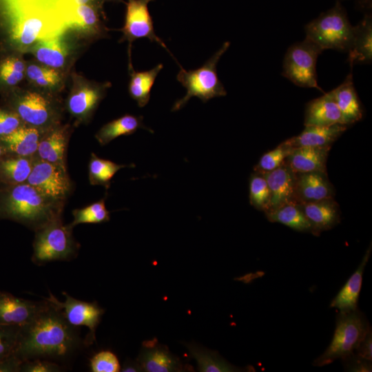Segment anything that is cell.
<instances>
[{"mask_svg":"<svg viewBox=\"0 0 372 372\" xmlns=\"http://www.w3.org/2000/svg\"><path fill=\"white\" fill-rule=\"evenodd\" d=\"M136 361L142 371L147 372H173L187 369L167 347L154 340L143 342Z\"/></svg>","mask_w":372,"mask_h":372,"instance_id":"2e32d148","label":"cell"},{"mask_svg":"<svg viewBox=\"0 0 372 372\" xmlns=\"http://www.w3.org/2000/svg\"><path fill=\"white\" fill-rule=\"evenodd\" d=\"M163 67V64L160 63L152 69L143 72H135L132 68L129 94L136 101L138 107H143L148 103L152 87Z\"/></svg>","mask_w":372,"mask_h":372,"instance_id":"1f68e13d","label":"cell"},{"mask_svg":"<svg viewBox=\"0 0 372 372\" xmlns=\"http://www.w3.org/2000/svg\"><path fill=\"white\" fill-rule=\"evenodd\" d=\"M20 328L14 325L0 324V363L14 352Z\"/></svg>","mask_w":372,"mask_h":372,"instance_id":"ab89813d","label":"cell"},{"mask_svg":"<svg viewBox=\"0 0 372 372\" xmlns=\"http://www.w3.org/2000/svg\"><path fill=\"white\" fill-rule=\"evenodd\" d=\"M354 353L364 359L372 360V331L371 327L358 344Z\"/></svg>","mask_w":372,"mask_h":372,"instance_id":"f6af8a7d","label":"cell"},{"mask_svg":"<svg viewBox=\"0 0 372 372\" xmlns=\"http://www.w3.org/2000/svg\"><path fill=\"white\" fill-rule=\"evenodd\" d=\"M265 214L270 222L280 223L298 231L313 233L311 225L298 203H289Z\"/></svg>","mask_w":372,"mask_h":372,"instance_id":"4dcf8cb0","label":"cell"},{"mask_svg":"<svg viewBox=\"0 0 372 372\" xmlns=\"http://www.w3.org/2000/svg\"><path fill=\"white\" fill-rule=\"evenodd\" d=\"M348 125L336 124L331 126H305L298 136L291 137L282 143V145L295 149L301 147L331 146L347 129Z\"/></svg>","mask_w":372,"mask_h":372,"instance_id":"7402d4cb","label":"cell"},{"mask_svg":"<svg viewBox=\"0 0 372 372\" xmlns=\"http://www.w3.org/2000/svg\"><path fill=\"white\" fill-rule=\"evenodd\" d=\"M25 64L15 53L8 54L0 59V91L5 93L13 90L25 74Z\"/></svg>","mask_w":372,"mask_h":372,"instance_id":"e575fe53","label":"cell"},{"mask_svg":"<svg viewBox=\"0 0 372 372\" xmlns=\"http://www.w3.org/2000/svg\"><path fill=\"white\" fill-rule=\"evenodd\" d=\"M3 2V0H0V14L2 11V9H3V3L2 5V3Z\"/></svg>","mask_w":372,"mask_h":372,"instance_id":"f907efd6","label":"cell"},{"mask_svg":"<svg viewBox=\"0 0 372 372\" xmlns=\"http://www.w3.org/2000/svg\"><path fill=\"white\" fill-rule=\"evenodd\" d=\"M331 92L341 113L344 124L349 125L362 119L363 111L354 87L351 72L340 85Z\"/></svg>","mask_w":372,"mask_h":372,"instance_id":"d4e9b609","label":"cell"},{"mask_svg":"<svg viewBox=\"0 0 372 372\" xmlns=\"http://www.w3.org/2000/svg\"><path fill=\"white\" fill-rule=\"evenodd\" d=\"M65 300H59L52 293L48 301L56 306L62 312L64 318L72 326L79 328L86 327L89 332L84 340L85 345H91L96 340V330L105 312L96 302H85L77 300L63 291Z\"/></svg>","mask_w":372,"mask_h":372,"instance_id":"8fae6325","label":"cell"},{"mask_svg":"<svg viewBox=\"0 0 372 372\" xmlns=\"http://www.w3.org/2000/svg\"><path fill=\"white\" fill-rule=\"evenodd\" d=\"M64 204L27 182L0 187V219L17 222L34 231L62 220Z\"/></svg>","mask_w":372,"mask_h":372,"instance_id":"3957f363","label":"cell"},{"mask_svg":"<svg viewBox=\"0 0 372 372\" xmlns=\"http://www.w3.org/2000/svg\"><path fill=\"white\" fill-rule=\"evenodd\" d=\"M25 75L32 83L48 89L55 87L61 80L60 73L56 69L43 65H28L25 68Z\"/></svg>","mask_w":372,"mask_h":372,"instance_id":"8d00e7d4","label":"cell"},{"mask_svg":"<svg viewBox=\"0 0 372 372\" xmlns=\"http://www.w3.org/2000/svg\"><path fill=\"white\" fill-rule=\"evenodd\" d=\"M371 254V245L367 249L359 267L332 300L330 307L340 313H347L358 309V301L362 287L363 273Z\"/></svg>","mask_w":372,"mask_h":372,"instance_id":"cb8c5ba5","label":"cell"},{"mask_svg":"<svg viewBox=\"0 0 372 372\" xmlns=\"http://www.w3.org/2000/svg\"><path fill=\"white\" fill-rule=\"evenodd\" d=\"M138 128L153 132L143 124V116L125 114L103 125L95 134V138L103 146L121 136L132 134Z\"/></svg>","mask_w":372,"mask_h":372,"instance_id":"f546056e","label":"cell"},{"mask_svg":"<svg viewBox=\"0 0 372 372\" xmlns=\"http://www.w3.org/2000/svg\"><path fill=\"white\" fill-rule=\"evenodd\" d=\"M121 371L123 372H139L143 371L138 362L127 360L121 367Z\"/></svg>","mask_w":372,"mask_h":372,"instance_id":"bcb514c9","label":"cell"},{"mask_svg":"<svg viewBox=\"0 0 372 372\" xmlns=\"http://www.w3.org/2000/svg\"><path fill=\"white\" fill-rule=\"evenodd\" d=\"M106 196L85 207L72 211L73 220L68 224L74 228L79 224L102 223L110 220V213L105 206Z\"/></svg>","mask_w":372,"mask_h":372,"instance_id":"d590c367","label":"cell"},{"mask_svg":"<svg viewBox=\"0 0 372 372\" xmlns=\"http://www.w3.org/2000/svg\"><path fill=\"white\" fill-rule=\"evenodd\" d=\"M353 28L339 1L304 27L306 38L321 49L341 52H348Z\"/></svg>","mask_w":372,"mask_h":372,"instance_id":"5b68a950","label":"cell"},{"mask_svg":"<svg viewBox=\"0 0 372 372\" xmlns=\"http://www.w3.org/2000/svg\"><path fill=\"white\" fill-rule=\"evenodd\" d=\"M270 192L264 176L254 174L249 180V201L255 208L265 211L269 209Z\"/></svg>","mask_w":372,"mask_h":372,"instance_id":"74e56055","label":"cell"},{"mask_svg":"<svg viewBox=\"0 0 372 372\" xmlns=\"http://www.w3.org/2000/svg\"><path fill=\"white\" fill-rule=\"evenodd\" d=\"M45 300L33 320L20 328L13 355L21 362L37 358L63 360L85 345L79 328L69 324L61 311Z\"/></svg>","mask_w":372,"mask_h":372,"instance_id":"7a4b0ae2","label":"cell"},{"mask_svg":"<svg viewBox=\"0 0 372 372\" xmlns=\"http://www.w3.org/2000/svg\"><path fill=\"white\" fill-rule=\"evenodd\" d=\"M44 132L23 124L10 134L0 138L8 153L33 156L37 154L39 141Z\"/></svg>","mask_w":372,"mask_h":372,"instance_id":"4316f807","label":"cell"},{"mask_svg":"<svg viewBox=\"0 0 372 372\" xmlns=\"http://www.w3.org/2000/svg\"><path fill=\"white\" fill-rule=\"evenodd\" d=\"M26 182L43 194L64 202L72 190L66 167L43 161L37 156Z\"/></svg>","mask_w":372,"mask_h":372,"instance_id":"30bf717a","label":"cell"},{"mask_svg":"<svg viewBox=\"0 0 372 372\" xmlns=\"http://www.w3.org/2000/svg\"><path fill=\"white\" fill-rule=\"evenodd\" d=\"M351 68L355 64H370L372 61V17L367 14L353 28V35L348 50Z\"/></svg>","mask_w":372,"mask_h":372,"instance_id":"484cf974","label":"cell"},{"mask_svg":"<svg viewBox=\"0 0 372 372\" xmlns=\"http://www.w3.org/2000/svg\"><path fill=\"white\" fill-rule=\"evenodd\" d=\"M58 0H3L1 32L7 48L30 52L40 41L68 30Z\"/></svg>","mask_w":372,"mask_h":372,"instance_id":"6da1fadb","label":"cell"},{"mask_svg":"<svg viewBox=\"0 0 372 372\" xmlns=\"http://www.w3.org/2000/svg\"><path fill=\"white\" fill-rule=\"evenodd\" d=\"M97 8L93 4L72 5L64 0L60 3L68 30L94 36H99L105 32L99 20Z\"/></svg>","mask_w":372,"mask_h":372,"instance_id":"9a60e30c","label":"cell"},{"mask_svg":"<svg viewBox=\"0 0 372 372\" xmlns=\"http://www.w3.org/2000/svg\"><path fill=\"white\" fill-rule=\"evenodd\" d=\"M293 149L280 143L274 149L265 154L260 159L255 170L259 174L271 172L285 164Z\"/></svg>","mask_w":372,"mask_h":372,"instance_id":"f35d334b","label":"cell"},{"mask_svg":"<svg viewBox=\"0 0 372 372\" xmlns=\"http://www.w3.org/2000/svg\"><path fill=\"white\" fill-rule=\"evenodd\" d=\"M358 3L362 8H371V0H358Z\"/></svg>","mask_w":372,"mask_h":372,"instance_id":"c3c4849f","label":"cell"},{"mask_svg":"<svg viewBox=\"0 0 372 372\" xmlns=\"http://www.w3.org/2000/svg\"><path fill=\"white\" fill-rule=\"evenodd\" d=\"M126 167H134V165L118 164L110 160L100 158L92 152L88 165L90 183L92 185L103 186L107 189L116 173Z\"/></svg>","mask_w":372,"mask_h":372,"instance_id":"836d02e7","label":"cell"},{"mask_svg":"<svg viewBox=\"0 0 372 372\" xmlns=\"http://www.w3.org/2000/svg\"><path fill=\"white\" fill-rule=\"evenodd\" d=\"M190 355L196 360L199 371L234 372L239 369L223 358L218 353L199 347L195 344H185Z\"/></svg>","mask_w":372,"mask_h":372,"instance_id":"d6a6232c","label":"cell"},{"mask_svg":"<svg viewBox=\"0 0 372 372\" xmlns=\"http://www.w3.org/2000/svg\"><path fill=\"white\" fill-rule=\"evenodd\" d=\"M6 106L14 111L24 124L43 132L59 124L60 113L53 101L36 92H6Z\"/></svg>","mask_w":372,"mask_h":372,"instance_id":"ba28073f","label":"cell"},{"mask_svg":"<svg viewBox=\"0 0 372 372\" xmlns=\"http://www.w3.org/2000/svg\"><path fill=\"white\" fill-rule=\"evenodd\" d=\"M345 371L353 372L371 371V361L358 356L355 353L342 359Z\"/></svg>","mask_w":372,"mask_h":372,"instance_id":"ee69618b","label":"cell"},{"mask_svg":"<svg viewBox=\"0 0 372 372\" xmlns=\"http://www.w3.org/2000/svg\"><path fill=\"white\" fill-rule=\"evenodd\" d=\"M63 35L40 41L30 52L43 65L56 70L62 68L69 54L68 46L63 40Z\"/></svg>","mask_w":372,"mask_h":372,"instance_id":"f1b7e54d","label":"cell"},{"mask_svg":"<svg viewBox=\"0 0 372 372\" xmlns=\"http://www.w3.org/2000/svg\"><path fill=\"white\" fill-rule=\"evenodd\" d=\"M152 0H128L123 40L129 42L130 45L136 39H148L152 42L158 43L169 52L165 43L156 34L152 19L148 10V4Z\"/></svg>","mask_w":372,"mask_h":372,"instance_id":"4fadbf2b","label":"cell"},{"mask_svg":"<svg viewBox=\"0 0 372 372\" xmlns=\"http://www.w3.org/2000/svg\"><path fill=\"white\" fill-rule=\"evenodd\" d=\"M109 84L75 79L68 96L67 108L77 123L88 121L105 95Z\"/></svg>","mask_w":372,"mask_h":372,"instance_id":"7c38bea8","label":"cell"},{"mask_svg":"<svg viewBox=\"0 0 372 372\" xmlns=\"http://www.w3.org/2000/svg\"><path fill=\"white\" fill-rule=\"evenodd\" d=\"M304 123L305 126L322 127L344 124L331 91L307 104Z\"/></svg>","mask_w":372,"mask_h":372,"instance_id":"44dd1931","label":"cell"},{"mask_svg":"<svg viewBox=\"0 0 372 372\" xmlns=\"http://www.w3.org/2000/svg\"><path fill=\"white\" fill-rule=\"evenodd\" d=\"M47 301H32L0 291V324L23 327L45 306Z\"/></svg>","mask_w":372,"mask_h":372,"instance_id":"5bb4252c","label":"cell"},{"mask_svg":"<svg viewBox=\"0 0 372 372\" xmlns=\"http://www.w3.org/2000/svg\"><path fill=\"white\" fill-rule=\"evenodd\" d=\"M8 153L4 145L0 141V159Z\"/></svg>","mask_w":372,"mask_h":372,"instance_id":"681fc988","label":"cell"},{"mask_svg":"<svg viewBox=\"0 0 372 372\" xmlns=\"http://www.w3.org/2000/svg\"><path fill=\"white\" fill-rule=\"evenodd\" d=\"M63 370L56 362L41 358L23 361L20 369L23 372H59Z\"/></svg>","mask_w":372,"mask_h":372,"instance_id":"7bdbcfd3","label":"cell"},{"mask_svg":"<svg viewBox=\"0 0 372 372\" xmlns=\"http://www.w3.org/2000/svg\"><path fill=\"white\" fill-rule=\"evenodd\" d=\"M331 146L301 147L293 149L287 158V165L294 173L322 172Z\"/></svg>","mask_w":372,"mask_h":372,"instance_id":"603a6c76","label":"cell"},{"mask_svg":"<svg viewBox=\"0 0 372 372\" xmlns=\"http://www.w3.org/2000/svg\"><path fill=\"white\" fill-rule=\"evenodd\" d=\"M323 50L308 39L291 45L284 57L282 75L296 85L316 88L318 84L316 63Z\"/></svg>","mask_w":372,"mask_h":372,"instance_id":"9c48e42d","label":"cell"},{"mask_svg":"<svg viewBox=\"0 0 372 372\" xmlns=\"http://www.w3.org/2000/svg\"><path fill=\"white\" fill-rule=\"evenodd\" d=\"M307 219L311 225L313 234L332 229L340 222L337 203L332 198L299 203Z\"/></svg>","mask_w":372,"mask_h":372,"instance_id":"d6986e66","label":"cell"},{"mask_svg":"<svg viewBox=\"0 0 372 372\" xmlns=\"http://www.w3.org/2000/svg\"><path fill=\"white\" fill-rule=\"evenodd\" d=\"M262 174L270 192L269 210L289 203H298L295 193L296 173L287 165Z\"/></svg>","mask_w":372,"mask_h":372,"instance_id":"e0dca14e","label":"cell"},{"mask_svg":"<svg viewBox=\"0 0 372 372\" xmlns=\"http://www.w3.org/2000/svg\"><path fill=\"white\" fill-rule=\"evenodd\" d=\"M370 327L364 315L358 309L339 313L332 340L324 353L313 361V365L323 366L352 354Z\"/></svg>","mask_w":372,"mask_h":372,"instance_id":"52a82bcc","label":"cell"},{"mask_svg":"<svg viewBox=\"0 0 372 372\" xmlns=\"http://www.w3.org/2000/svg\"><path fill=\"white\" fill-rule=\"evenodd\" d=\"M295 193L297 203L332 198L331 185L322 172L296 173Z\"/></svg>","mask_w":372,"mask_h":372,"instance_id":"ffe728a7","label":"cell"},{"mask_svg":"<svg viewBox=\"0 0 372 372\" xmlns=\"http://www.w3.org/2000/svg\"><path fill=\"white\" fill-rule=\"evenodd\" d=\"M73 228L64 225L62 220L49 223L35 231L32 261L43 265L56 260H70L80 247L72 234Z\"/></svg>","mask_w":372,"mask_h":372,"instance_id":"8992f818","label":"cell"},{"mask_svg":"<svg viewBox=\"0 0 372 372\" xmlns=\"http://www.w3.org/2000/svg\"><path fill=\"white\" fill-rule=\"evenodd\" d=\"M105 1H121V0H105Z\"/></svg>","mask_w":372,"mask_h":372,"instance_id":"816d5d0a","label":"cell"},{"mask_svg":"<svg viewBox=\"0 0 372 372\" xmlns=\"http://www.w3.org/2000/svg\"><path fill=\"white\" fill-rule=\"evenodd\" d=\"M229 45V41L225 42L203 65L196 70L187 71L181 67L176 79L186 89L187 93L174 103L172 112L183 108L194 96L206 103L211 99L227 94L226 90L218 77L216 65Z\"/></svg>","mask_w":372,"mask_h":372,"instance_id":"277c9868","label":"cell"},{"mask_svg":"<svg viewBox=\"0 0 372 372\" xmlns=\"http://www.w3.org/2000/svg\"><path fill=\"white\" fill-rule=\"evenodd\" d=\"M71 129L56 125L43 133L36 156L45 161L66 167V155Z\"/></svg>","mask_w":372,"mask_h":372,"instance_id":"ac0fdd59","label":"cell"},{"mask_svg":"<svg viewBox=\"0 0 372 372\" xmlns=\"http://www.w3.org/2000/svg\"><path fill=\"white\" fill-rule=\"evenodd\" d=\"M17 113L6 106H0V138L6 136L23 125Z\"/></svg>","mask_w":372,"mask_h":372,"instance_id":"b9f144b4","label":"cell"},{"mask_svg":"<svg viewBox=\"0 0 372 372\" xmlns=\"http://www.w3.org/2000/svg\"><path fill=\"white\" fill-rule=\"evenodd\" d=\"M72 5L93 4L99 6L101 1L100 0H69Z\"/></svg>","mask_w":372,"mask_h":372,"instance_id":"7dc6e473","label":"cell"},{"mask_svg":"<svg viewBox=\"0 0 372 372\" xmlns=\"http://www.w3.org/2000/svg\"><path fill=\"white\" fill-rule=\"evenodd\" d=\"M36 155L23 156L7 153L0 159V187L25 183L31 173Z\"/></svg>","mask_w":372,"mask_h":372,"instance_id":"83f0119b","label":"cell"},{"mask_svg":"<svg viewBox=\"0 0 372 372\" xmlns=\"http://www.w3.org/2000/svg\"><path fill=\"white\" fill-rule=\"evenodd\" d=\"M92 372H118L121 365L116 355L110 351H101L90 360Z\"/></svg>","mask_w":372,"mask_h":372,"instance_id":"60d3db41","label":"cell"}]
</instances>
